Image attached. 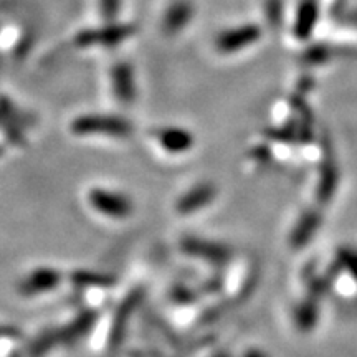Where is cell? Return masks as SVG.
<instances>
[{"instance_id": "1", "label": "cell", "mask_w": 357, "mask_h": 357, "mask_svg": "<svg viewBox=\"0 0 357 357\" xmlns=\"http://www.w3.org/2000/svg\"><path fill=\"white\" fill-rule=\"evenodd\" d=\"M84 204L91 213L108 222H126L134 215L132 200L118 190L91 187L84 194Z\"/></svg>"}, {"instance_id": "2", "label": "cell", "mask_w": 357, "mask_h": 357, "mask_svg": "<svg viewBox=\"0 0 357 357\" xmlns=\"http://www.w3.org/2000/svg\"><path fill=\"white\" fill-rule=\"evenodd\" d=\"M63 280V273L55 270V268H35L33 271H30V273L20 281L19 289L25 298H38L45 296V294L55 293L56 289L61 287Z\"/></svg>"}, {"instance_id": "3", "label": "cell", "mask_w": 357, "mask_h": 357, "mask_svg": "<svg viewBox=\"0 0 357 357\" xmlns=\"http://www.w3.org/2000/svg\"><path fill=\"white\" fill-rule=\"evenodd\" d=\"M211 202V190L205 187H199V189H192L185 194H182L178 200L174 205L176 213L181 217H190L199 213L197 211L204 208L205 205Z\"/></svg>"}, {"instance_id": "4", "label": "cell", "mask_w": 357, "mask_h": 357, "mask_svg": "<svg viewBox=\"0 0 357 357\" xmlns=\"http://www.w3.org/2000/svg\"><path fill=\"white\" fill-rule=\"evenodd\" d=\"M158 144L162 147L164 151H167L169 154H184L190 149L192 139L189 134H187V131L169 128L162 129V131L158 134Z\"/></svg>"}]
</instances>
